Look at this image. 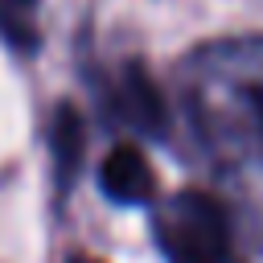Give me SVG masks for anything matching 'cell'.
<instances>
[{
	"label": "cell",
	"instance_id": "cell-1",
	"mask_svg": "<svg viewBox=\"0 0 263 263\" xmlns=\"http://www.w3.org/2000/svg\"><path fill=\"white\" fill-rule=\"evenodd\" d=\"M185 119L222 173L263 181V37L193 49L177 70Z\"/></svg>",
	"mask_w": 263,
	"mask_h": 263
},
{
	"label": "cell",
	"instance_id": "cell-2",
	"mask_svg": "<svg viewBox=\"0 0 263 263\" xmlns=\"http://www.w3.org/2000/svg\"><path fill=\"white\" fill-rule=\"evenodd\" d=\"M152 234L164 263H242L226 205L205 189H181L152 214Z\"/></svg>",
	"mask_w": 263,
	"mask_h": 263
},
{
	"label": "cell",
	"instance_id": "cell-3",
	"mask_svg": "<svg viewBox=\"0 0 263 263\" xmlns=\"http://www.w3.org/2000/svg\"><path fill=\"white\" fill-rule=\"evenodd\" d=\"M99 99L115 123H123L140 136H164V127H168L164 95L140 62H119L115 70H107L99 78Z\"/></svg>",
	"mask_w": 263,
	"mask_h": 263
},
{
	"label": "cell",
	"instance_id": "cell-4",
	"mask_svg": "<svg viewBox=\"0 0 263 263\" xmlns=\"http://www.w3.org/2000/svg\"><path fill=\"white\" fill-rule=\"evenodd\" d=\"M99 185H103V193H107L115 205H148L152 193H156L152 164L144 160V152H140L136 144H115V148L103 156Z\"/></svg>",
	"mask_w": 263,
	"mask_h": 263
},
{
	"label": "cell",
	"instance_id": "cell-5",
	"mask_svg": "<svg viewBox=\"0 0 263 263\" xmlns=\"http://www.w3.org/2000/svg\"><path fill=\"white\" fill-rule=\"evenodd\" d=\"M82 156H86V123L78 115V107L62 103L49 119V160H53V185L58 197H66L82 173Z\"/></svg>",
	"mask_w": 263,
	"mask_h": 263
},
{
	"label": "cell",
	"instance_id": "cell-6",
	"mask_svg": "<svg viewBox=\"0 0 263 263\" xmlns=\"http://www.w3.org/2000/svg\"><path fill=\"white\" fill-rule=\"evenodd\" d=\"M37 8L41 0H0V37L21 53L37 49Z\"/></svg>",
	"mask_w": 263,
	"mask_h": 263
},
{
	"label": "cell",
	"instance_id": "cell-7",
	"mask_svg": "<svg viewBox=\"0 0 263 263\" xmlns=\"http://www.w3.org/2000/svg\"><path fill=\"white\" fill-rule=\"evenodd\" d=\"M70 263H99V259H86V255H74Z\"/></svg>",
	"mask_w": 263,
	"mask_h": 263
}]
</instances>
